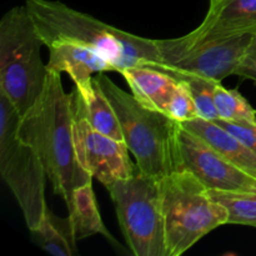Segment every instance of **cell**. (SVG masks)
Masks as SVG:
<instances>
[{
	"label": "cell",
	"instance_id": "obj_1",
	"mask_svg": "<svg viewBox=\"0 0 256 256\" xmlns=\"http://www.w3.org/2000/svg\"><path fill=\"white\" fill-rule=\"evenodd\" d=\"M25 5L45 46L52 42L86 46L110 60L118 72L132 66L162 72L155 39L124 32L56 0H26Z\"/></svg>",
	"mask_w": 256,
	"mask_h": 256
},
{
	"label": "cell",
	"instance_id": "obj_2",
	"mask_svg": "<svg viewBox=\"0 0 256 256\" xmlns=\"http://www.w3.org/2000/svg\"><path fill=\"white\" fill-rule=\"evenodd\" d=\"M60 75L49 72L42 96L22 116L20 135L38 152L52 190L68 208L75 189L92 182V176L80 165L75 152L70 94L65 92Z\"/></svg>",
	"mask_w": 256,
	"mask_h": 256
},
{
	"label": "cell",
	"instance_id": "obj_3",
	"mask_svg": "<svg viewBox=\"0 0 256 256\" xmlns=\"http://www.w3.org/2000/svg\"><path fill=\"white\" fill-rule=\"evenodd\" d=\"M94 80L114 108L122 140L135 158L138 170L156 179L180 170L178 152L180 122L165 112L144 106L104 72L95 75Z\"/></svg>",
	"mask_w": 256,
	"mask_h": 256
},
{
	"label": "cell",
	"instance_id": "obj_4",
	"mask_svg": "<svg viewBox=\"0 0 256 256\" xmlns=\"http://www.w3.org/2000/svg\"><path fill=\"white\" fill-rule=\"evenodd\" d=\"M42 46L26 5L8 10L0 20V94L22 116L42 96L49 76Z\"/></svg>",
	"mask_w": 256,
	"mask_h": 256
},
{
	"label": "cell",
	"instance_id": "obj_5",
	"mask_svg": "<svg viewBox=\"0 0 256 256\" xmlns=\"http://www.w3.org/2000/svg\"><path fill=\"white\" fill-rule=\"evenodd\" d=\"M168 256H180L200 239L228 224V212L188 170L160 179Z\"/></svg>",
	"mask_w": 256,
	"mask_h": 256
},
{
	"label": "cell",
	"instance_id": "obj_6",
	"mask_svg": "<svg viewBox=\"0 0 256 256\" xmlns=\"http://www.w3.org/2000/svg\"><path fill=\"white\" fill-rule=\"evenodd\" d=\"M19 114L0 94V174L22 209L28 229H35L46 215L44 164L32 144L20 135Z\"/></svg>",
	"mask_w": 256,
	"mask_h": 256
},
{
	"label": "cell",
	"instance_id": "obj_7",
	"mask_svg": "<svg viewBox=\"0 0 256 256\" xmlns=\"http://www.w3.org/2000/svg\"><path fill=\"white\" fill-rule=\"evenodd\" d=\"M106 188L128 246L135 256H168L160 179L139 172Z\"/></svg>",
	"mask_w": 256,
	"mask_h": 256
},
{
	"label": "cell",
	"instance_id": "obj_8",
	"mask_svg": "<svg viewBox=\"0 0 256 256\" xmlns=\"http://www.w3.org/2000/svg\"><path fill=\"white\" fill-rule=\"evenodd\" d=\"M254 34H240L186 45L179 39H158L162 72L176 80L205 78L215 82L234 75Z\"/></svg>",
	"mask_w": 256,
	"mask_h": 256
},
{
	"label": "cell",
	"instance_id": "obj_9",
	"mask_svg": "<svg viewBox=\"0 0 256 256\" xmlns=\"http://www.w3.org/2000/svg\"><path fill=\"white\" fill-rule=\"evenodd\" d=\"M72 136L80 165L104 186L134 175L129 149L122 140L110 138L92 126L84 112L82 98L74 88L70 92Z\"/></svg>",
	"mask_w": 256,
	"mask_h": 256
},
{
	"label": "cell",
	"instance_id": "obj_10",
	"mask_svg": "<svg viewBox=\"0 0 256 256\" xmlns=\"http://www.w3.org/2000/svg\"><path fill=\"white\" fill-rule=\"evenodd\" d=\"M180 170H188L209 190L256 192V178L225 159L205 140L180 124L178 130Z\"/></svg>",
	"mask_w": 256,
	"mask_h": 256
},
{
	"label": "cell",
	"instance_id": "obj_11",
	"mask_svg": "<svg viewBox=\"0 0 256 256\" xmlns=\"http://www.w3.org/2000/svg\"><path fill=\"white\" fill-rule=\"evenodd\" d=\"M240 34H256V0H222L210 4L202 24L178 39L192 45Z\"/></svg>",
	"mask_w": 256,
	"mask_h": 256
},
{
	"label": "cell",
	"instance_id": "obj_12",
	"mask_svg": "<svg viewBox=\"0 0 256 256\" xmlns=\"http://www.w3.org/2000/svg\"><path fill=\"white\" fill-rule=\"evenodd\" d=\"M46 48L49 50L48 70L68 74L74 82L75 88L80 90L92 84V75L116 72L110 60L86 46L72 42H52Z\"/></svg>",
	"mask_w": 256,
	"mask_h": 256
},
{
	"label": "cell",
	"instance_id": "obj_13",
	"mask_svg": "<svg viewBox=\"0 0 256 256\" xmlns=\"http://www.w3.org/2000/svg\"><path fill=\"white\" fill-rule=\"evenodd\" d=\"M182 125L205 140L235 166L256 178V154L232 132L216 122L202 118H195Z\"/></svg>",
	"mask_w": 256,
	"mask_h": 256
},
{
	"label": "cell",
	"instance_id": "obj_14",
	"mask_svg": "<svg viewBox=\"0 0 256 256\" xmlns=\"http://www.w3.org/2000/svg\"><path fill=\"white\" fill-rule=\"evenodd\" d=\"M120 74L138 102L149 109L165 112L178 80L166 72L150 66L126 68Z\"/></svg>",
	"mask_w": 256,
	"mask_h": 256
},
{
	"label": "cell",
	"instance_id": "obj_15",
	"mask_svg": "<svg viewBox=\"0 0 256 256\" xmlns=\"http://www.w3.org/2000/svg\"><path fill=\"white\" fill-rule=\"evenodd\" d=\"M68 212L69 215L66 219L62 220L64 224L62 229L72 242L86 239L95 234L105 235L112 239V235L100 216L92 182L75 189L72 192V204L68 206Z\"/></svg>",
	"mask_w": 256,
	"mask_h": 256
},
{
	"label": "cell",
	"instance_id": "obj_16",
	"mask_svg": "<svg viewBox=\"0 0 256 256\" xmlns=\"http://www.w3.org/2000/svg\"><path fill=\"white\" fill-rule=\"evenodd\" d=\"M78 90L82 98L85 115H86L92 126L96 129L98 132L108 135V136L124 142L119 120L115 114L114 108L112 106L109 99L105 96L104 92L98 85L94 78H92V82L89 86Z\"/></svg>",
	"mask_w": 256,
	"mask_h": 256
},
{
	"label": "cell",
	"instance_id": "obj_17",
	"mask_svg": "<svg viewBox=\"0 0 256 256\" xmlns=\"http://www.w3.org/2000/svg\"><path fill=\"white\" fill-rule=\"evenodd\" d=\"M209 194L226 209L228 224L256 228V192L209 190Z\"/></svg>",
	"mask_w": 256,
	"mask_h": 256
},
{
	"label": "cell",
	"instance_id": "obj_18",
	"mask_svg": "<svg viewBox=\"0 0 256 256\" xmlns=\"http://www.w3.org/2000/svg\"><path fill=\"white\" fill-rule=\"evenodd\" d=\"M58 225L59 224L55 220L54 214L49 209L42 222L35 229L30 230L32 240L49 254L55 256H72L74 242Z\"/></svg>",
	"mask_w": 256,
	"mask_h": 256
},
{
	"label": "cell",
	"instance_id": "obj_19",
	"mask_svg": "<svg viewBox=\"0 0 256 256\" xmlns=\"http://www.w3.org/2000/svg\"><path fill=\"white\" fill-rule=\"evenodd\" d=\"M218 119L234 122H256V110L236 89H226L222 82L215 89Z\"/></svg>",
	"mask_w": 256,
	"mask_h": 256
},
{
	"label": "cell",
	"instance_id": "obj_20",
	"mask_svg": "<svg viewBox=\"0 0 256 256\" xmlns=\"http://www.w3.org/2000/svg\"><path fill=\"white\" fill-rule=\"evenodd\" d=\"M189 88L196 108L198 118L214 122L218 119L215 108V89L220 82L205 78H188L184 79Z\"/></svg>",
	"mask_w": 256,
	"mask_h": 256
},
{
	"label": "cell",
	"instance_id": "obj_21",
	"mask_svg": "<svg viewBox=\"0 0 256 256\" xmlns=\"http://www.w3.org/2000/svg\"><path fill=\"white\" fill-rule=\"evenodd\" d=\"M165 114L180 124L198 118L194 99L184 80H178L176 86L168 100Z\"/></svg>",
	"mask_w": 256,
	"mask_h": 256
},
{
	"label": "cell",
	"instance_id": "obj_22",
	"mask_svg": "<svg viewBox=\"0 0 256 256\" xmlns=\"http://www.w3.org/2000/svg\"><path fill=\"white\" fill-rule=\"evenodd\" d=\"M214 122L235 135L256 154V122H234L222 119L214 120Z\"/></svg>",
	"mask_w": 256,
	"mask_h": 256
},
{
	"label": "cell",
	"instance_id": "obj_23",
	"mask_svg": "<svg viewBox=\"0 0 256 256\" xmlns=\"http://www.w3.org/2000/svg\"><path fill=\"white\" fill-rule=\"evenodd\" d=\"M234 75L256 82V34L252 35Z\"/></svg>",
	"mask_w": 256,
	"mask_h": 256
},
{
	"label": "cell",
	"instance_id": "obj_24",
	"mask_svg": "<svg viewBox=\"0 0 256 256\" xmlns=\"http://www.w3.org/2000/svg\"><path fill=\"white\" fill-rule=\"evenodd\" d=\"M222 2V0H210V4H215V2Z\"/></svg>",
	"mask_w": 256,
	"mask_h": 256
}]
</instances>
